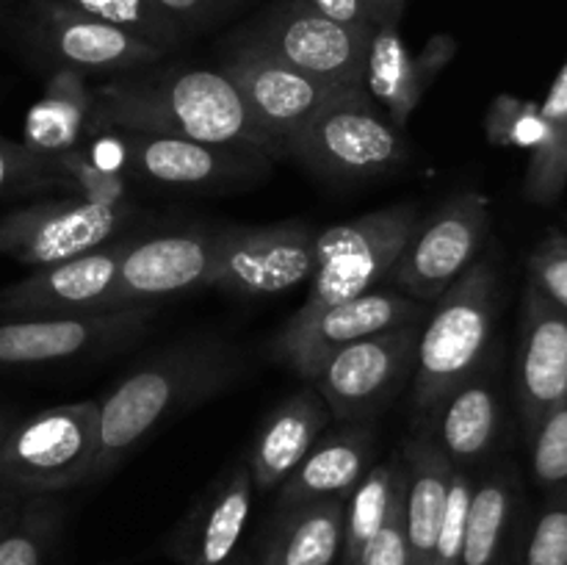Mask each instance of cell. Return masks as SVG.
Here are the masks:
<instances>
[{"label": "cell", "mask_w": 567, "mask_h": 565, "mask_svg": "<svg viewBox=\"0 0 567 565\" xmlns=\"http://www.w3.org/2000/svg\"><path fill=\"white\" fill-rule=\"evenodd\" d=\"M502 391H498L496 360L491 358L474 377H468L443 399L430 424L421 430L432 432L454 469L474 471L496 452L502 441Z\"/></svg>", "instance_id": "cell-22"}, {"label": "cell", "mask_w": 567, "mask_h": 565, "mask_svg": "<svg viewBox=\"0 0 567 565\" xmlns=\"http://www.w3.org/2000/svg\"><path fill=\"white\" fill-rule=\"evenodd\" d=\"M302 3L313 9L316 14L330 17V20L343 22V25L371 28L369 0H302Z\"/></svg>", "instance_id": "cell-42"}, {"label": "cell", "mask_w": 567, "mask_h": 565, "mask_svg": "<svg viewBox=\"0 0 567 565\" xmlns=\"http://www.w3.org/2000/svg\"><path fill=\"white\" fill-rule=\"evenodd\" d=\"M432 305L415 302L399 291H365L347 302L330 305L310 319L291 321L280 327L271 341L269 355L277 363L288 366L302 380H313L321 366L349 343L393 327L424 321Z\"/></svg>", "instance_id": "cell-15"}, {"label": "cell", "mask_w": 567, "mask_h": 565, "mask_svg": "<svg viewBox=\"0 0 567 565\" xmlns=\"http://www.w3.org/2000/svg\"><path fill=\"white\" fill-rule=\"evenodd\" d=\"M404 487H408V465L402 454L371 465L363 480L352 487L343 515V565H358L360 554L382 530L393 504L404 496Z\"/></svg>", "instance_id": "cell-29"}, {"label": "cell", "mask_w": 567, "mask_h": 565, "mask_svg": "<svg viewBox=\"0 0 567 565\" xmlns=\"http://www.w3.org/2000/svg\"><path fill=\"white\" fill-rule=\"evenodd\" d=\"M133 236H120L61 264L42 266L0 291V314L11 319L81 316L114 308L116 275Z\"/></svg>", "instance_id": "cell-17"}, {"label": "cell", "mask_w": 567, "mask_h": 565, "mask_svg": "<svg viewBox=\"0 0 567 565\" xmlns=\"http://www.w3.org/2000/svg\"><path fill=\"white\" fill-rule=\"evenodd\" d=\"M474 471L452 469L446 491V510H443L441 530L435 541V557L432 565H460V552H463L465 518H468L471 493H474Z\"/></svg>", "instance_id": "cell-37"}, {"label": "cell", "mask_w": 567, "mask_h": 565, "mask_svg": "<svg viewBox=\"0 0 567 565\" xmlns=\"http://www.w3.org/2000/svg\"><path fill=\"white\" fill-rule=\"evenodd\" d=\"M491 233V199L482 192H460L432 216H421L408 247L393 264V291L435 305L476 260Z\"/></svg>", "instance_id": "cell-7"}, {"label": "cell", "mask_w": 567, "mask_h": 565, "mask_svg": "<svg viewBox=\"0 0 567 565\" xmlns=\"http://www.w3.org/2000/svg\"><path fill=\"white\" fill-rule=\"evenodd\" d=\"M402 458L408 465L404 532H408L410 565H432L454 465L441 452L430 430H419L413 438H408Z\"/></svg>", "instance_id": "cell-26"}, {"label": "cell", "mask_w": 567, "mask_h": 565, "mask_svg": "<svg viewBox=\"0 0 567 565\" xmlns=\"http://www.w3.org/2000/svg\"><path fill=\"white\" fill-rule=\"evenodd\" d=\"M61 526L59 496H22L14 521L0 532V565H50Z\"/></svg>", "instance_id": "cell-32"}, {"label": "cell", "mask_w": 567, "mask_h": 565, "mask_svg": "<svg viewBox=\"0 0 567 565\" xmlns=\"http://www.w3.org/2000/svg\"><path fill=\"white\" fill-rule=\"evenodd\" d=\"M100 446V399L55 404L17 421L0 446V487L59 496L89 482Z\"/></svg>", "instance_id": "cell-4"}, {"label": "cell", "mask_w": 567, "mask_h": 565, "mask_svg": "<svg viewBox=\"0 0 567 565\" xmlns=\"http://www.w3.org/2000/svg\"><path fill=\"white\" fill-rule=\"evenodd\" d=\"M44 161L37 158L25 144L0 138V197L3 194L42 192Z\"/></svg>", "instance_id": "cell-39"}, {"label": "cell", "mask_w": 567, "mask_h": 565, "mask_svg": "<svg viewBox=\"0 0 567 565\" xmlns=\"http://www.w3.org/2000/svg\"><path fill=\"white\" fill-rule=\"evenodd\" d=\"M543 136L529 150L524 194L529 203L554 205L567 186V61L540 103Z\"/></svg>", "instance_id": "cell-30"}, {"label": "cell", "mask_w": 567, "mask_h": 565, "mask_svg": "<svg viewBox=\"0 0 567 565\" xmlns=\"http://www.w3.org/2000/svg\"><path fill=\"white\" fill-rule=\"evenodd\" d=\"M241 374V349L219 338L175 343L133 369L100 399V446L89 482L114 474L161 427L225 393Z\"/></svg>", "instance_id": "cell-2"}, {"label": "cell", "mask_w": 567, "mask_h": 565, "mask_svg": "<svg viewBox=\"0 0 567 565\" xmlns=\"http://www.w3.org/2000/svg\"><path fill=\"white\" fill-rule=\"evenodd\" d=\"M502 308V277L493 258H480L426 314L413 369V410L421 427L443 399L491 360Z\"/></svg>", "instance_id": "cell-3"}, {"label": "cell", "mask_w": 567, "mask_h": 565, "mask_svg": "<svg viewBox=\"0 0 567 565\" xmlns=\"http://www.w3.org/2000/svg\"><path fill=\"white\" fill-rule=\"evenodd\" d=\"M424 321L393 327L338 349L310 380L336 421H369L413 377Z\"/></svg>", "instance_id": "cell-11"}, {"label": "cell", "mask_w": 567, "mask_h": 565, "mask_svg": "<svg viewBox=\"0 0 567 565\" xmlns=\"http://www.w3.org/2000/svg\"><path fill=\"white\" fill-rule=\"evenodd\" d=\"M419 222V208L402 203L316 233V266L310 277V291L291 321L310 319L330 305L374 291L377 282L388 280Z\"/></svg>", "instance_id": "cell-6"}, {"label": "cell", "mask_w": 567, "mask_h": 565, "mask_svg": "<svg viewBox=\"0 0 567 565\" xmlns=\"http://www.w3.org/2000/svg\"><path fill=\"white\" fill-rule=\"evenodd\" d=\"M20 504H22V496H17V493L0 487V532H3L11 521H14Z\"/></svg>", "instance_id": "cell-44"}, {"label": "cell", "mask_w": 567, "mask_h": 565, "mask_svg": "<svg viewBox=\"0 0 567 565\" xmlns=\"http://www.w3.org/2000/svg\"><path fill=\"white\" fill-rule=\"evenodd\" d=\"M374 460V430L369 421H343L324 432L302 463L277 487V510L319 499H347Z\"/></svg>", "instance_id": "cell-23"}, {"label": "cell", "mask_w": 567, "mask_h": 565, "mask_svg": "<svg viewBox=\"0 0 567 565\" xmlns=\"http://www.w3.org/2000/svg\"><path fill=\"white\" fill-rule=\"evenodd\" d=\"M529 280L546 294L551 302L567 310V233L548 227L529 255Z\"/></svg>", "instance_id": "cell-38"}, {"label": "cell", "mask_w": 567, "mask_h": 565, "mask_svg": "<svg viewBox=\"0 0 567 565\" xmlns=\"http://www.w3.org/2000/svg\"><path fill=\"white\" fill-rule=\"evenodd\" d=\"M515 399L526 438L548 410L567 399V310L532 280L524 288Z\"/></svg>", "instance_id": "cell-19"}, {"label": "cell", "mask_w": 567, "mask_h": 565, "mask_svg": "<svg viewBox=\"0 0 567 565\" xmlns=\"http://www.w3.org/2000/svg\"><path fill=\"white\" fill-rule=\"evenodd\" d=\"M487 142L496 147L535 150L543 136L540 105L535 100H520L513 94H498L485 116Z\"/></svg>", "instance_id": "cell-35"}, {"label": "cell", "mask_w": 567, "mask_h": 565, "mask_svg": "<svg viewBox=\"0 0 567 565\" xmlns=\"http://www.w3.org/2000/svg\"><path fill=\"white\" fill-rule=\"evenodd\" d=\"M172 20H177L186 33L205 31L225 17H230L244 0H155Z\"/></svg>", "instance_id": "cell-41"}, {"label": "cell", "mask_w": 567, "mask_h": 565, "mask_svg": "<svg viewBox=\"0 0 567 565\" xmlns=\"http://www.w3.org/2000/svg\"><path fill=\"white\" fill-rule=\"evenodd\" d=\"M408 491V487H404ZM358 565H410L408 532H404V496L393 504L391 515L360 554Z\"/></svg>", "instance_id": "cell-40"}, {"label": "cell", "mask_w": 567, "mask_h": 565, "mask_svg": "<svg viewBox=\"0 0 567 565\" xmlns=\"http://www.w3.org/2000/svg\"><path fill=\"white\" fill-rule=\"evenodd\" d=\"M9 430H11L9 421H6L3 415H0V446H3V441H6V435H9Z\"/></svg>", "instance_id": "cell-45"}, {"label": "cell", "mask_w": 567, "mask_h": 565, "mask_svg": "<svg viewBox=\"0 0 567 565\" xmlns=\"http://www.w3.org/2000/svg\"><path fill=\"white\" fill-rule=\"evenodd\" d=\"M92 97V131L181 136L252 147L275 158L221 70L155 64L97 83Z\"/></svg>", "instance_id": "cell-1"}, {"label": "cell", "mask_w": 567, "mask_h": 565, "mask_svg": "<svg viewBox=\"0 0 567 565\" xmlns=\"http://www.w3.org/2000/svg\"><path fill=\"white\" fill-rule=\"evenodd\" d=\"M219 70L241 94L249 120L264 133L275 158H286L288 144L313 122V116L330 100L347 92L293 70L286 61L238 37H233Z\"/></svg>", "instance_id": "cell-10"}, {"label": "cell", "mask_w": 567, "mask_h": 565, "mask_svg": "<svg viewBox=\"0 0 567 565\" xmlns=\"http://www.w3.org/2000/svg\"><path fill=\"white\" fill-rule=\"evenodd\" d=\"M316 233L302 219L225 227L210 288L249 299L293 291L313 277Z\"/></svg>", "instance_id": "cell-14"}, {"label": "cell", "mask_w": 567, "mask_h": 565, "mask_svg": "<svg viewBox=\"0 0 567 565\" xmlns=\"http://www.w3.org/2000/svg\"><path fill=\"white\" fill-rule=\"evenodd\" d=\"M520 537V476L496 465L474 480L460 565H515Z\"/></svg>", "instance_id": "cell-25"}, {"label": "cell", "mask_w": 567, "mask_h": 565, "mask_svg": "<svg viewBox=\"0 0 567 565\" xmlns=\"http://www.w3.org/2000/svg\"><path fill=\"white\" fill-rule=\"evenodd\" d=\"M286 158L327 181L358 183L402 170L410 144L365 89H347L288 144Z\"/></svg>", "instance_id": "cell-5"}, {"label": "cell", "mask_w": 567, "mask_h": 565, "mask_svg": "<svg viewBox=\"0 0 567 565\" xmlns=\"http://www.w3.org/2000/svg\"><path fill=\"white\" fill-rule=\"evenodd\" d=\"M532 476L543 491L567 485V399L548 410L529 435Z\"/></svg>", "instance_id": "cell-36"}, {"label": "cell", "mask_w": 567, "mask_h": 565, "mask_svg": "<svg viewBox=\"0 0 567 565\" xmlns=\"http://www.w3.org/2000/svg\"><path fill=\"white\" fill-rule=\"evenodd\" d=\"M410 0H369L371 28L374 25H399Z\"/></svg>", "instance_id": "cell-43"}, {"label": "cell", "mask_w": 567, "mask_h": 565, "mask_svg": "<svg viewBox=\"0 0 567 565\" xmlns=\"http://www.w3.org/2000/svg\"><path fill=\"white\" fill-rule=\"evenodd\" d=\"M252 474L247 460L221 471L177 521L166 552L177 565H227L238 552L252 513Z\"/></svg>", "instance_id": "cell-20"}, {"label": "cell", "mask_w": 567, "mask_h": 565, "mask_svg": "<svg viewBox=\"0 0 567 565\" xmlns=\"http://www.w3.org/2000/svg\"><path fill=\"white\" fill-rule=\"evenodd\" d=\"M120 155L127 177L192 194L249 186L266 177L275 161L252 147L155 133H120Z\"/></svg>", "instance_id": "cell-12"}, {"label": "cell", "mask_w": 567, "mask_h": 565, "mask_svg": "<svg viewBox=\"0 0 567 565\" xmlns=\"http://www.w3.org/2000/svg\"><path fill=\"white\" fill-rule=\"evenodd\" d=\"M515 565H567V485L546 491V499L520 530Z\"/></svg>", "instance_id": "cell-34"}, {"label": "cell", "mask_w": 567, "mask_h": 565, "mask_svg": "<svg viewBox=\"0 0 567 565\" xmlns=\"http://www.w3.org/2000/svg\"><path fill=\"white\" fill-rule=\"evenodd\" d=\"M92 86L75 70H53L44 94L25 116V147L37 158H53L81 147V136L92 133Z\"/></svg>", "instance_id": "cell-28"}, {"label": "cell", "mask_w": 567, "mask_h": 565, "mask_svg": "<svg viewBox=\"0 0 567 565\" xmlns=\"http://www.w3.org/2000/svg\"><path fill=\"white\" fill-rule=\"evenodd\" d=\"M454 53H457L454 39L432 37L426 48L413 55L404 44L399 25H374L369 50H365L363 89L385 111L393 127L404 131L410 116L424 100L426 89L435 83Z\"/></svg>", "instance_id": "cell-21"}, {"label": "cell", "mask_w": 567, "mask_h": 565, "mask_svg": "<svg viewBox=\"0 0 567 565\" xmlns=\"http://www.w3.org/2000/svg\"><path fill=\"white\" fill-rule=\"evenodd\" d=\"M347 499H319L277 510L258 565H336L343 548Z\"/></svg>", "instance_id": "cell-27"}, {"label": "cell", "mask_w": 567, "mask_h": 565, "mask_svg": "<svg viewBox=\"0 0 567 565\" xmlns=\"http://www.w3.org/2000/svg\"><path fill=\"white\" fill-rule=\"evenodd\" d=\"M136 219L133 205H92L66 197L33 203L0 216V255L42 269L114 242Z\"/></svg>", "instance_id": "cell-13"}, {"label": "cell", "mask_w": 567, "mask_h": 565, "mask_svg": "<svg viewBox=\"0 0 567 565\" xmlns=\"http://www.w3.org/2000/svg\"><path fill=\"white\" fill-rule=\"evenodd\" d=\"M158 305L81 316L0 321V369L50 366L120 352L147 332Z\"/></svg>", "instance_id": "cell-16"}, {"label": "cell", "mask_w": 567, "mask_h": 565, "mask_svg": "<svg viewBox=\"0 0 567 565\" xmlns=\"http://www.w3.org/2000/svg\"><path fill=\"white\" fill-rule=\"evenodd\" d=\"M219 230L166 233L131 238L116 275L114 308L158 305L175 294L210 288Z\"/></svg>", "instance_id": "cell-18"}, {"label": "cell", "mask_w": 567, "mask_h": 565, "mask_svg": "<svg viewBox=\"0 0 567 565\" xmlns=\"http://www.w3.org/2000/svg\"><path fill=\"white\" fill-rule=\"evenodd\" d=\"M236 37L332 89L363 86L371 28L316 14L302 0H275Z\"/></svg>", "instance_id": "cell-8"}, {"label": "cell", "mask_w": 567, "mask_h": 565, "mask_svg": "<svg viewBox=\"0 0 567 565\" xmlns=\"http://www.w3.org/2000/svg\"><path fill=\"white\" fill-rule=\"evenodd\" d=\"M42 192L92 205H131V177L94 161L83 147L42 158Z\"/></svg>", "instance_id": "cell-31"}, {"label": "cell", "mask_w": 567, "mask_h": 565, "mask_svg": "<svg viewBox=\"0 0 567 565\" xmlns=\"http://www.w3.org/2000/svg\"><path fill=\"white\" fill-rule=\"evenodd\" d=\"M227 565H249V559H236V557H233Z\"/></svg>", "instance_id": "cell-46"}, {"label": "cell", "mask_w": 567, "mask_h": 565, "mask_svg": "<svg viewBox=\"0 0 567 565\" xmlns=\"http://www.w3.org/2000/svg\"><path fill=\"white\" fill-rule=\"evenodd\" d=\"M330 410L313 386L282 399L264 419L247 460L255 491H277L330 424Z\"/></svg>", "instance_id": "cell-24"}, {"label": "cell", "mask_w": 567, "mask_h": 565, "mask_svg": "<svg viewBox=\"0 0 567 565\" xmlns=\"http://www.w3.org/2000/svg\"><path fill=\"white\" fill-rule=\"evenodd\" d=\"M25 39L50 70L81 75H125L161 64L166 53L136 33L55 0H28Z\"/></svg>", "instance_id": "cell-9"}, {"label": "cell", "mask_w": 567, "mask_h": 565, "mask_svg": "<svg viewBox=\"0 0 567 565\" xmlns=\"http://www.w3.org/2000/svg\"><path fill=\"white\" fill-rule=\"evenodd\" d=\"M55 3L72 6V9L86 11L105 22H114V25L142 37L144 42L161 48L164 53L181 48L183 39L188 37L181 22L172 20L155 0H55Z\"/></svg>", "instance_id": "cell-33"}]
</instances>
